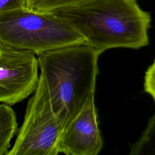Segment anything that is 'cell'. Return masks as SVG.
Returning <instances> with one entry per match:
<instances>
[{"label": "cell", "mask_w": 155, "mask_h": 155, "mask_svg": "<svg viewBox=\"0 0 155 155\" xmlns=\"http://www.w3.org/2000/svg\"><path fill=\"white\" fill-rule=\"evenodd\" d=\"M62 130L40 74L37 88L28 102L23 123L7 155H57Z\"/></svg>", "instance_id": "obj_4"}, {"label": "cell", "mask_w": 155, "mask_h": 155, "mask_svg": "<svg viewBox=\"0 0 155 155\" xmlns=\"http://www.w3.org/2000/svg\"><path fill=\"white\" fill-rule=\"evenodd\" d=\"M26 7V0H0V13Z\"/></svg>", "instance_id": "obj_11"}, {"label": "cell", "mask_w": 155, "mask_h": 155, "mask_svg": "<svg viewBox=\"0 0 155 155\" xmlns=\"http://www.w3.org/2000/svg\"><path fill=\"white\" fill-rule=\"evenodd\" d=\"M130 154H155V113L150 119L140 139L131 146Z\"/></svg>", "instance_id": "obj_8"}, {"label": "cell", "mask_w": 155, "mask_h": 155, "mask_svg": "<svg viewBox=\"0 0 155 155\" xmlns=\"http://www.w3.org/2000/svg\"><path fill=\"white\" fill-rule=\"evenodd\" d=\"M99 55L87 44L36 54L53 111L62 129L80 111L90 91L95 90Z\"/></svg>", "instance_id": "obj_2"}, {"label": "cell", "mask_w": 155, "mask_h": 155, "mask_svg": "<svg viewBox=\"0 0 155 155\" xmlns=\"http://www.w3.org/2000/svg\"><path fill=\"white\" fill-rule=\"evenodd\" d=\"M86 0H26V7L39 12H52Z\"/></svg>", "instance_id": "obj_9"}, {"label": "cell", "mask_w": 155, "mask_h": 155, "mask_svg": "<svg viewBox=\"0 0 155 155\" xmlns=\"http://www.w3.org/2000/svg\"><path fill=\"white\" fill-rule=\"evenodd\" d=\"M51 13L67 22L99 54L149 43L150 15L136 0H86Z\"/></svg>", "instance_id": "obj_1"}, {"label": "cell", "mask_w": 155, "mask_h": 155, "mask_svg": "<svg viewBox=\"0 0 155 155\" xmlns=\"http://www.w3.org/2000/svg\"><path fill=\"white\" fill-rule=\"evenodd\" d=\"M18 123L16 113L12 107L0 104V155H7L10 141L16 134Z\"/></svg>", "instance_id": "obj_7"}, {"label": "cell", "mask_w": 155, "mask_h": 155, "mask_svg": "<svg viewBox=\"0 0 155 155\" xmlns=\"http://www.w3.org/2000/svg\"><path fill=\"white\" fill-rule=\"evenodd\" d=\"M144 90L155 102V60L145 72Z\"/></svg>", "instance_id": "obj_10"}, {"label": "cell", "mask_w": 155, "mask_h": 155, "mask_svg": "<svg viewBox=\"0 0 155 155\" xmlns=\"http://www.w3.org/2000/svg\"><path fill=\"white\" fill-rule=\"evenodd\" d=\"M94 91H90L80 111L62 129L57 145L59 153L96 155L101 151L103 141L98 127Z\"/></svg>", "instance_id": "obj_6"}, {"label": "cell", "mask_w": 155, "mask_h": 155, "mask_svg": "<svg viewBox=\"0 0 155 155\" xmlns=\"http://www.w3.org/2000/svg\"><path fill=\"white\" fill-rule=\"evenodd\" d=\"M38 68L36 54L0 42V102L12 106L33 94Z\"/></svg>", "instance_id": "obj_5"}, {"label": "cell", "mask_w": 155, "mask_h": 155, "mask_svg": "<svg viewBox=\"0 0 155 155\" xmlns=\"http://www.w3.org/2000/svg\"><path fill=\"white\" fill-rule=\"evenodd\" d=\"M0 42L36 54L86 44L82 36L61 17L27 7L0 13Z\"/></svg>", "instance_id": "obj_3"}]
</instances>
